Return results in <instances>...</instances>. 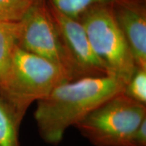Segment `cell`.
<instances>
[{"label": "cell", "mask_w": 146, "mask_h": 146, "mask_svg": "<svg viewBox=\"0 0 146 146\" xmlns=\"http://www.w3.org/2000/svg\"><path fill=\"white\" fill-rule=\"evenodd\" d=\"M131 146H146V119L137 127L131 140Z\"/></svg>", "instance_id": "obj_13"}, {"label": "cell", "mask_w": 146, "mask_h": 146, "mask_svg": "<svg viewBox=\"0 0 146 146\" xmlns=\"http://www.w3.org/2000/svg\"><path fill=\"white\" fill-rule=\"evenodd\" d=\"M23 119L0 95V146H20L19 131Z\"/></svg>", "instance_id": "obj_8"}, {"label": "cell", "mask_w": 146, "mask_h": 146, "mask_svg": "<svg viewBox=\"0 0 146 146\" xmlns=\"http://www.w3.org/2000/svg\"><path fill=\"white\" fill-rule=\"evenodd\" d=\"M66 54L72 68L73 80L85 77L110 76L92 49L78 20L62 13L46 0Z\"/></svg>", "instance_id": "obj_6"}, {"label": "cell", "mask_w": 146, "mask_h": 146, "mask_svg": "<svg viewBox=\"0 0 146 146\" xmlns=\"http://www.w3.org/2000/svg\"><path fill=\"white\" fill-rule=\"evenodd\" d=\"M146 1L114 4L120 29L130 48L136 66L146 68Z\"/></svg>", "instance_id": "obj_7"}, {"label": "cell", "mask_w": 146, "mask_h": 146, "mask_svg": "<svg viewBox=\"0 0 146 146\" xmlns=\"http://www.w3.org/2000/svg\"><path fill=\"white\" fill-rule=\"evenodd\" d=\"M125 83L113 76L85 77L64 81L36 102L34 118L46 143L58 145L66 131L116 94Z\"/></svg>", "instance_id": "obj_1"}, {"label": "cell", "mask_w": 146, "mask_h": 146, "mask_svg": "<svg viewBox=\"0 0 146 146\" xmlns=\"http://www.w3.org/2000/svg\"><path fill=\"white\" fill-rule=\"evenodd\" d=\"M123 94L137 102L146 105V68L136 66L124 84Z\"/></svg>", "instance_id": "obj_11"}, {"label": "cell", "mask_w": 146, "mask_h": 146, "mask_svg": "<svg viewBox=\"0 0 146 146\" xmlns=\"http://www.w3.org/2000/svg\"><path fill=\"white\" fill-rule=\"evenodd\" d=\"M20 21H0V84L10 66L20 35Z\"/></svg>", "instance_id": "obj_9"}, {"label": "cell", "mask_w": 146, "mask_h": 146, "mask_svg": "<svg viewBox=\"0 0 146 146\" xmlns=\"http://www.w3.org/2000/svg\"><path fill=\"white\" fill-rule=\"evenodd\" d=\"M144 1H146V0H144Z\"/></svg>", "instance_id": "obj_14"}, {"label": "cell", "mask_w": 146, "mask_h": 146, "mask_svg": "<svg viewBox=\"0 0 146 146\" xmlns=\"http://www.w3.org/2000/svg\"><path fill=\"white\" fill-rule=\"evenodd\" d=\"M78 21L93 50L110 75L127 83L136 68V63L115 18L114 4L92 6L81 14Z\"/></svg>", "instance_id": "obj_4"}, {"label": "cell", "mask_w": 146, "mask_h": 146, "mask_svg": "<svg viewBox=\"0 0 146 146\" xmlns=\"http://www.w3.org/2000/svg\"><path fill=\"white\" fill-rule=\"evenodd\" d=\"M20 26L18 46L52 63L73 80L72 68L46 0H36L21 19Z\"/></svg>", "instance_id": "obj_5"}, {"label": "cell", "mask_w": 146, "mask_h": 146, "mask_svg": "<svg viewBox=\"0 0 146 146\" xmlns=\"http://www.w3.org/2000/svg\"><path fill=\"white\" fill-rule=\"evenodd\" d=\"M58 10L66 16L78 20L85 11L99 3H125L135 0H49Z\"/></svg>", "instance_id": "obj_10"}, {"label": "cell", "mask_w": 146, "mask_h": 146, "mask_svg": "<svg viewBox=\"0 0 146 146\" xmlns=\"http://www.w3.org/2000/svg\"><path fill=\"white\" fill-rule=\"evenodd\" d=\"M36 0H0V21L19 22Z\"/></svg>", "instance_id": "obj_12"}, {"label": "cell", "mask_w": 146, "mask_h": 146, "mask_svg": "<svg viewBox=\"0 0 146 146\" xmlns=\"http://www.w3.org/2000/svg\"><path fill=\"white\" fill-rule=\"evenodd\" d=\"M67 80H69L57 66L17 46L0 84V95L24 118L33 102L46 97Z\"/></svg>", "instance_id": "obj_2"}, {"label": "cell", "mask_w": 146, "mask_h": 146, "mask_svg": "<svg viewBox=\"0 0 146 146\" xmlns=\"http://www.w3.org/2000/svg\"><path fill=\"white\" fill-rule=\"evenodd\" d=\"M146 119V105L122 93L89 112L75 127L95 146H131L137 127Z\"/></svg>", "instance_id": "obj_3"}]
</instances>
